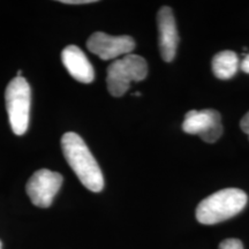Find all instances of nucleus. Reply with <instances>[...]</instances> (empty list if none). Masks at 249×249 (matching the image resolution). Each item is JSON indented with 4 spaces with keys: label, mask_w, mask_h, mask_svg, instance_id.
Segmentation results:
<instances>
[{
    "label": "nucleus",
    "mask_w": 249,
    "mask_h": 249,
    "mask_svg": "<svg viewBox=\"0 0 249 249\" xmlns=\"http://www.w3.org/2000/svg\"><path fill=\"white\" fill-rule=\"evenodd\" d=\"M62 154L71 170L87 189L99 193L104 188V177L91 151L79 134L68 132L61 138Z\"/></svg>",
    "instance_id": "1"
},
{
    "label": "nucleus",
    "mask_w": 249,
    "mask_h": 249,
    "mask_svg": "<svg viewBox=\"0 0 249 249\" xmlns=\"http://www.w3.org/2000/svg\"><path fill=\"white\" fill-rule=\"evenodd\" d=\"M248 196L238 188H225L208 196L196 209V219L204 225H213L236 216L245 209Z\"/></svg>",
    "instance_id": "2"
},
{
    "label": "nucleus",
    "mask_w": 249,
    "mask_h": 249,
    "mask_svg": "<svg viewBox=\"0 0 249 249\" xmlns=\"http://www.w3.org/2000/svg\"><path fill=\"white\" fill-rule=\"evenodd\" d=\"M148 75V64L138 54H127L114 60L107 67V83L108 92L121 97L129 89L132 82H140Z\"/></svg>",
    "instance_id": "3"
},
{
    "label": "nucleus",
    "mask_w": 249,
    "mask_h": 249,
    "mask_svg": "<svg viewBox=\"0 0 249 249\" xmlns=\"http://www.w3.org/2000/svg\"><path fill=\"white\" fill-rule=\"evenodd\" d=\"M6 110L15 135H23L29 126L31 89L24 77H15L8 83L5 92Z\"/></svg>",
    "instance_id": "4"
},
{
    "label": "nucleus",
    "mask_w": 249,
    "mask_h": 249,
    "mask_svg": "<svg viewBox=\"0 0 249 249\" xmlns=\"http://www.w3.org/2000/svg\"><path fill=\"white\" fill-rule=\"evenodd\" d=\"M64 178L60 173L48 169L36 171L28 180L26 191L34 205L49 208L60 189Z\"/></svg>",
    "instance_id": "5"
},
{
    "label": "nucleus",
    "mask_w": 249,
    "mask_h": 249,
    "mask_svg": "<svg viewBox=\"0 0 249 249\" xmlns=\"http://www.w3.org/2000/svg\"><path fill=\"white\" fill-rule=\"evenodd\" d=\"M182 129L191 135H198L205 142L213 143L222 136V117L216 110L189 111L185 116Z\"/></svg>",
    "instance_id": "6"
},
{
    "label": "nucleus",
    "mask_w": 249,
    "mask_h": 249,
    "mask_svg": "<svg viewBox=\"0 0 249 249\" xmlns=\"http://www.w3.org/2000/svg\"><path fill=\"white\" fill-rule=\"evenodd\" d=\"M87 48L103 60H112L130 54L135 49V40L130 36H111L97 31L87 40Z\"/></svg>",
    "instance_id": "7"
},
{
    "label": "nucleus",
    "mask_w": 249,
    "mask_h": 249,
    "mask_svg": "<svg viewBox=\"0 0 249 249\" xmlns=\"http://www.w3.org/2000/svg\"><path fill=\"white\" fill-rule=\"evenodd\" d=\"M158 34H160V50L164 61H172L177 54L179 35L177 30L176 18L170 7H161L157 14Z\"/></svg>",
    "instance_id": "8"
},
{
    "label": "nucleus",
    "mask_w": 249,
    "mask_h": 249,
    "mask_svg": "<svg viewBox=\"0 0 249 249\" xmlns=\"http://www.w3.org/2000/svg\"><path fill=\"white\" fill-rule=\"evenodd\" d=\"M61 60L73 79L82 83H91L95 71L85 52L75 45H68L61 52Z\"/></svg>",
    "instance_id": "9"
},
{
    "label": "nucleus",
    "mask_w": 249,
    "mask_h": 249,
    "mask_svg": "<svg viewBox=\"0 0 249 249\" xmlns=\"http://www.w3.org/2000/svg\"><path fill=\"white\" fill-rule=\"evenodd\" d=\"M239 70V58L233 51H222L213 59V71L214 76L220 80H229Z\"/></svg>",
    "instance_id": "10"
},
{
    "label": "nucleus",
    "mask_w": 249,
    "mask_h": 249,
    "mask_svg": "<svg viewBox=\"0 0 249 249\" xmlns=\"http://www.w3.org/2000/svg\"><path fill=\"white\" fill-rule=\"evenodd\" d=\"M219 249H244V245L238 239H226L220 242Z\"/></svg>",
    "instance_id": "11"
},
{
    "label": "nucleus",
    "mask_w": 249,
    "mask_h": 249,
    "mask_svg": "<svg viewBox=\"0 0 249 249\" xmlns=\"http://www.w3.org/2000/svg\"><path fill=\"white\" fill-rule=\"evenodd\" d=\"M60 2L62 4H67V5H85V4H92L93 0H60Z\"/></svg>",
    "instance_id": "12"
},
{
    "label": "nucleus",
    "mask_w": 249,
    "mask_h": 249,
    "mask_svg": "<svg viewBox=\"0 0 249 249\" xmlns=\"http://www.w3.org/2000/svg\"><path fill=\"white\" fill-rule=\"evenodd\" d=\"M240 127H241V129L244 130L246 134H247L248 138H249V112L246 114L244 118H242V120L240 123Z\"/></svg>",
    "instance_id": "13"
},
{
    "label": "nucleus",
    "mask_w": 249,
    "mask_h": 249,
    "mask_svg": "<svg viewBox=\"0 0 249 249\" xmlns=\"http://www.w3.org/2000/svg\"><path fill=\"white\" fill-rule=\"evenodd\" d=\"M240 68L245 71V73H248L249 74V54L246 55V58L241 61Z\"/></svg>",
    "instance_id": "14"
},
{
    "label": "nucleus",
    "mask_w": 249,
    "mask_h": 249,
    "mask_svg": "<svg viewBox=\"0 0 249 249\" xmlns=\"http://www.w3.org/2000/svg\"><path fill=\"white\" fill-rule=\"evenodd\" d=\"M0 249H2V242L0 240Z\"/></svg>",
    "instance_id": "15"
}]
</instances>
